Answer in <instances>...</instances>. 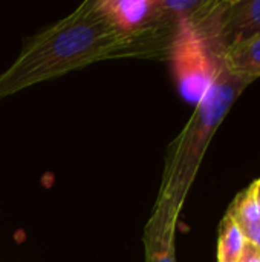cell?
<instances>
[{"instance_id":"6da1fadb","label":"cell","mask_w":260,"mask_h":262,"mask_svg":"<svg viewBox=\"0 0 260 262\" xmlns=\"http://www.w3.org/2000/svg\"><path fill=\"white\" fill-rule=\"evenodd\" d=\"M178 20L138 32L116 28L100 0L83 2L61 20L25 41L14 61L0 72V101L38 83L98 61L169 58Z\"/></svg>"},{"instance_id":"7a4b0ae2","label":"cell","mask_w":260,"mask_h":262,"mask_svg":"<svg viewBox=\"0 0 260 262\" xmlns=\"http://www.w3.org/2000/svg\"><path fill=\"white\" fill-rule=\"evenodd\" d=\"M254 80L230 72L222 61L215 81L196 103L187 124L169 144L158 196L170 200L182 210L213 135L234 101Z\"/></svg>"},{"instance_id":"3957f363","label":"cell","mask_w":260,"mask_h":262,"mask_svg":"<svg viewBox=\"0 0 260 262\" xmlns=\"http://www.w3.org/2000/svg\"><path fill=\"white\" fill-rule=\"evenodd\" d=\"M224 54L210 37L187 20H178L169 58L181 95L196 106L215 81Z\"/></svg>"},{"instance_id":"277c9868","label":"cell","mask_w":260,"mask_h":262,"mask_svg":"<svg viewBox=\"0 0 260 262\" xmlns=\"http://www.w3.org/2000/svg\"><path fill=\"white\" fill-rule=\"evenodd\" d=\"M181 209L158 196L146 223L143 243L146 262H176V227Z\"/></svg>"},{"instance_id":"5b68a950","label":"cell","mask_w":260,"mask_h":262,"mask_svg":"<svg viewBox=\"0 0 260 262\" xmlns=\"http://www.w3.org/2000/svg\"><path fill=\"white\" fill-rule=\"evenodd\" d=\"M260 34V0H222L218 12V40L225 51Z\"/></svg>"},{"instance_id":"8992f818","label":"cell","mask_w":260,"mask_h":262,"mask_svg":"<svg viewBox=\"0 0 260 262\" xmlns=\"http://www.w3.org/2000/svg\"><path fill=\"white\" fill-rule=\"evenodd\" d=\"M101 9L124 32H138L176 20L162 0H101Z\"/></svg>"},{"instance_id":"52a82bcc","label":"cell","mask_w":260,"mask_h":262,"mask_svg":"<svg viewBox=\"0 0 260 262\" xmlns=\"http://www.w3.org/2000/svg\"><path fill=\"white\" fill-rule=\"evenodd\" d=\"M222 61L224 66L236 75L260 77V34L228 48Z\"/></svg>"},{"instance_id":"ba28073f","label":"cell","mask_w":260,"mask_h":262,"mask_svg":"<svg viewBox=\"0 0 260 262\" xmlns=\"http://www.w3.org/2000/svg\"><path fill=\"white\" fill-rule=\"evenodd\" d=\"M247 238L230 215L221 221L218 239V262H239L247 246Z\"/></svg>"},{"instance_id":"9c48e42d","label":"cell","mask_w":260,"mask_h":262,"mask_svg":"<svg viewBox=\"0 0 260 262\" xmlns=\"http://www.w3.org/2000/svg\"><path fill=\"white\" fill-rule=\"evenodd\" d=\"M227 215L233 218V221L239 226V229L245 233L248 229H251L256 223L260 221V207L254 201L250 189L239 192L233 203L230 204Z\"/></svg>"},{"instance_id":"30bf717a","label":"cell","mask_w":260,"mask_h":262,"mask_svg":"<svg viewBox=\"0 0 260 262\" xmlns=\"http://www.w3.org/2000/svg\"><path fill=\"white\" fill-rule=\"evenodd\" d=\"M239 262H260V249L253 246L251 243H247Z\"/></svg>"},{"instance_id":"8fae6325","label":"cell","mask_w":260,"mask_h":262,"mask_svg":"<svg viewBox=\"0 0 260 262\" xmlns=\"http://www.w3.org/2000/svg\"><path fill=\"white\" fill-rule=\"evenodd\" d=\"M244 235H245L248 243H251L253 246H256V247L260 249V221L256 223L251 229H248Z\"/></svg>"},{"instance_id":"7c38bea8","label":"cell","mask_w":260,"mask_h":262,"mask_svg":"<svg viewBox=\"0 0 260 262\" xmlns=\"http://www.w3.org/2000/svg\"><path fill=\"white\" fill-rule=\"evenodd\" d=\"M248 189H250V192H251L254 201L257 203V206L260 207V178L259 180H256V181H253V183L250 184Z\"/></svg>"}]
</instances>
